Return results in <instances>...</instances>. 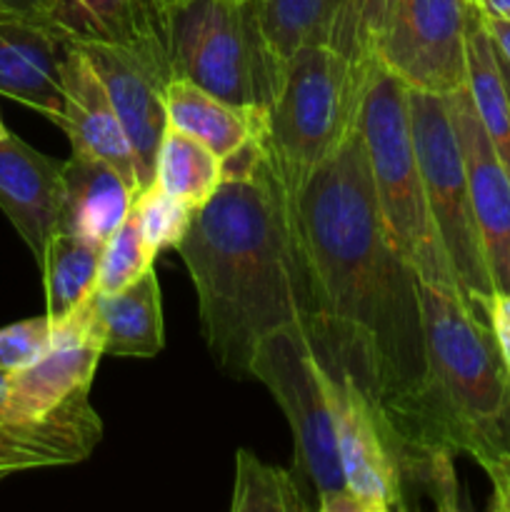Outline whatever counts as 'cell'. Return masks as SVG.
Here are the masks:
<instances>
[{
  "instance_id": "6da1fadb",
  "label": "cell",
  "mask_w": 510,
  "mask_h": 512,
  "mask_svg": "<svg viewBox=\"0 0 510 512\" xmlns=\"http://www.w3.org/2000/svg\"><path fill=\"white\" fill-rule=\"evenodd\" d=\"M325 358L348 365L385 410L413 398L425 370L420 280L380 215L360 130L293 195Z\"/></svg>"
},
{
  "instance_id": "7a4b0ae2",
  "label": "cell",
  "mask_w": 510,
  "mask_h": 512,
  "mask_svg": "<svg viewBox=\"0 0 510 512\" xmlns=\"http://www.w3.org/2000/svg\"><path fill=\"white\" fill-rule=\"evenodd\" d=\"M175 250L195 285L205 343L230 375H248L268 333L318 318L293 195L268 155L250 175L220 183Z\"/></svg>"
},
{
  "instance_id": "3957f363",
  "label": "cell",
  "mask_w": 510,
  "mask_h": 512,
  "mask_svg": "<svg viewBox=\"0 0 510 512\" xmlns=\"http://www.w3.org/2000/svg\"><path fill=\"white\" fill-rule=\"evenodd\" d=\"M425 370L413 398L385 410L398 455H470L483 470L510 455V375L493 330L465 298L420 283Z\"/></svg>"
},
{
  "instance_id": "277c9868",
  "label": "cell",
  "mask_w": 510,
  "mask_h": 512,
  "mask_svg": "<svg viewBox=\"0 0 510 512\" xmlns=\"http://www.w3.org/2000/svg\"><path fill=\"white\" fill-rule=\"evenodd\" d=\"M375 65H358L335 45H305L285 60L278 93L265 110L263 145L290 195L358 128Z\"/></svg>"
},
{
  "instance_id": "5b68a950",
  "label": "cell",
  "mask_w": 510,
  "mask_h": 512,
  "mask_svg": "<svg viewBox=\"0 0 510 512\" xmlns=\"http://www.w3.org/2000/svg\"><path fill=\"white\" fill-rule=\"evenodd\" d=\"M358 130L368 153L380 215L395 250L420 283L463 298L425 195L410 128L408 88L380 63L365 85Z\"/></svg>"
},
{
  "instance_id": "8992f818",
  "label": "cell",
  "mask_w": 510,
  "mask_h": 512,
  "mask_svg": "<svg viewBox=\"0 0 510 512\" xmlns=\"http://www.w3.org/2000/svg\"><path fill=\"white\" fill-rule=\"evenodd\" d=\"M248 375L265 385L288 418L295 468L318 495L320 512H360L345 488L335 440L333 370L310 323H290L255 345Z\"/></svg>"
},
{
  "instance_id": "52a82bcc",
  "label": "cell",
  "mask_w": 510,
  "mask_h": 512,
  "mask_svg": "<svg viewBox=\"0 0 510 512\" xmlns=\"http://www.w3.org/2000/svg\"><path fill=\"white\" fill-rule=\"evenodd\" d=\"M175 75L228 103L268 110L285 60L265 38L255 0H183L165 18Z\"/></svg>"
},
{
  "instance_id": "ba28073f",
  "label": "cell",
  "mask_w": 510,
  "mask_h": 512,
  "mask_svg": "<svg viewBox=\"0 0 510 512\" xmlns=\"http://www.w3.org/2000/svg\"><path fill=\"white\" fill-rule=\"evenodd\" d=\"M408 108L425 195L445 255L453 265L463 298L483 313L485 300L495 293V283L475 223L463 150L450 115L448 95L408 88Z\"/></svg>"
},
{
  "instance_id": "9c48e42d",
  "label": "cell",
  "mask_w": 510,
  "mask_h": 512,
  "mask_svg": "<svg viewBox=\"0 0 510 512\" xmlns=\"http://www.w3.org/2000/svg\"><path fill=\"white\" fill-rule=\"evenodd\" d=\"M470 8L473 0H395L375 60L410 90L465 88Z\"/></svg>"
},
{
  "instance_id": "30bf717a",
  "label": "cell",
  "mask_w": 510,
  "mask_h": 512,
  "mask_svg": "<svg viewBox=\"0 0 510 512\" xmlns=\"http://www.w3.org/2000/svg\"><path fill=\"white\" fill-rule=\"evenodd\" d=\"M325 360L333 370L335 440L345 488L360 512L405 510L395 433L383 405L353 368Z\"/></svg>"
},
{
  "instance_id": "8fae6325",
  "label": "cell",
  "mask_w": 510,
  "mask_h": 512,
  "mask_svg": "<svg viewBox=\"0 0 510 512\" xmlns=\"http://www.w3.org/2000/svg\"><path fill=\"white\" fill-rule=\"evenodd\" d=\"M78 45V43H75ZM103 80L105 93L123 123L135 153L138 190L155 180V160L168 130L165 90L173 78L168 45L143 43H88L80 45Z\"/></svg>"
},
{
  "instance_id": "7c38bea8",
  "label": "cell",
  "mask_w": 510,
  "mask_h": 512,
  "mask_svg": "<svg viewBox=\"0 0 510 512\" xmlns=\"http://www.w3.org/2000/svg\"><path fill=\"white\" fill-rule=\"evenodd\" d=\"M448 105L495 290H510V173L475 113L468 88L450 93Z\"/></svg>"
},
{
  "instance_id": "4fadbf2b",
  "label": "cell",
  "mask_w": 510,
  "mask_h": 512,
  "mask_svg": "<svg viewBox=\"0 0 510 512\" xmlns=\"http://www.w3.org/2000/svg\"><path fill=\"white\" fill-rule=\"evenodd\" d=\"M103 350L78 340H58L48 355L8 373L3 423L40 425L90 410V385Z\"/></svg>"
},
{
  "instance_id": "5bb4252c",
  "label": "cell",
  "mask_w": 510,
  "mask_h": 512,
  "mask_svg": "<svg viewBox=\"0 0 510 512\" xmlns=\"http://www.w3.org/2000/svg\"><path fill=\"white\" fill-rule=\"evenodd\" d=\"M60 323L103 355L155 358L165 345L158 275L150 268L115 293H93Z\"/></svg>"
},
{
  "instance_id": "9a60e30c",
  "label": "cell",
  "mask_w": 510,
  "mask_h": 512,
  "mask_svg": "<svg viewBox=\"0 0 510 512\" xmlns=\"http://www.w3.org/2000/svg\"><path fill=\"white\" fill-rule=\"evenodd\" d=\"M58 128L68 135L73 153L113 165L138 193L135 153L123 123L80 45L68 43L63 55V115Z\"/></svg>"
},
{
  "instance_id": "2e32d148",
  "label": "cell",
  "mask_w": 510,
  "mask_h": 512,
  "mask_svg": "<svg viewBox=\"0 0 510 512\" xmlns=\"http://www.w3.org/2000/svg\"><path fill=\"white\" fill-rule=\"evenodd\" d=\"M65 48L68 40L48 20L0 15V95L58 125Z\"/></svg>"
},
{
  "instance_id": "e0dca14e",
  "label": "cell",
  "mask_w": 510,
  "mask_h": 512,
  "mask_svg": "<svg viewBox=\"0 0 510 512\" xmlns=\"http://www.w3.org/2000/svg\"><path fill=\"white\" fill-rule=\"evenodd\" d=\"M63 160L40 153L8 130L0 135V210L40 263L58 230Z\"/></svg>"
},
{
  "instance_id": "ac0fdd59",
  "label": "cell",
  "mask_w": 510,
  "mask_h": 512,
  "mask_svg": "<svg viewBox=\"0 0 510 512\" xmlns=\"http://www.w3.org/2000/svg\"><path fill=\"white\" fill-rule=\"evenodd\" d=\"M135 190L113 165L73 153L63 160L58 230L105 245L133 208Z\"/></svg>"
},
{
  "instance_id": "d6986e66",
  "label": "cell",
  "mask_w": 510,
  "mask_h": 512,
  "mask_svg": "<svg viewBox=\"0 0 510 512\" xmlns=\"http://www.w3.org/2000/svg\"><path fill=\"white\" fill-rule=\"evenodd\" d=\"M165 108H168L170 128L193 135L223 160L253 140L263 138L265 110L228 103L183 75L170 78L165 90Z\"/></svg>"
},
{
  "instance_id": "ffe728a7",
  "label": "cell",
  "mask_w": 510,
  "mask_h": 512,
  "mask_svg": "<svg viewBox=\"0 0 510 512\" xmlns=\"http://www.w3.org/2000/svg\"><path fill=\"white\" fill-rule=\"evenodd\" d=\"M50 25L78 45L165 43V23L150 0H55Z\"/></svg>"
},
{
  "instance_id": "44dd1931",
  "label": "cell",
  "mask_w": 510,
  "mask_h": 512,
  "mask_svg": "<svg viewBox=\"0 0 510 512\" xmlns=\"http://www.w3.org/2000/svg\"><path fill=\"white\" fill-rule=\"evenodd\" d=\"M470 100L475 105L485 133L493 140L500 160L510 173V98L500 70L498 50H495L483 13L470 8L468 20V80H465Z\"/></svg>"
},
{
  "instance_id": "7402d4cb",
  "label": "cell",
  "mask_w": 510,
  "mask_h": 512,
  "mask_svg": "<svg viewBox=\"0 0 510 512\" xmlns=\"http://www.w3.org/2000/svg\"><path fill=\"white\" fill-rule=\"evenodd\" d=\"M105 245L90 243L68 230H55L40 258L45 288V315L50 323L68 318L95 293L100 255Z\"/></svg>"
},
{
  "instance_id": "603a6c76",
  "label": "cell",
  "mask_w": 510,
  "mask_h": 512,
  "mask_svg": "<svg viewBox=\"0 0 510 512\" xmlns=\"http://www.w3.org/2000/svg\"><path fill=\"white\" fill-rule=\"evenodd\" d=\"M155 180L170 195L198 210L213 198L225 180L223 158H218L193 135H185L168 125L155 160Z\"/></svg>"
},
{
  "instance_id": "cb8c5ba5",
  "label": "cell",
  "mask_w": 510,
  "mask_h": 512,
  "mask_svg": "<svg viewBox=\"0 0 510 512\" xmlns=\"http://www.w3.org/2000/svg\"><path fill=\"white\" fill-rule=\"evenodd\" d=\"M265 38L288 60L305 45H333L343 0H255Z\"/></svg>"
},
{
  "instance_id": "d4e9b609",
  "label": "cell",
  "mask_w": 510,
  "mask_h": 512,
  "mask_svg": "<svg viewBox=\"0 0 510 512\" xmlns=\"http://www.w3.org/2000/svg\"><path fill=\"white\" fill-rule=\"evenodd\" d=\"M233 512H308L313 505L305 500L298 480L285 468L263 463L248 450L235 455Z\"/></svg>"
},
{
  "instance_id": "484cf974",
  "label": "cell",
  "mask_w": 510,
  "mask_h": 512,
  "mask_svg": "<svg viewBox=\"0 0 510 512\" xmlns=\"http://www.w3.org/2000/svg\"><path fill=\"white\" fill-rule=\"evenodd\" d=\"M155 258H158V253L148 245L138 213L130 208L128 218L115 230L113 238L105 243L103 255H100L95 293H115V290L125 288L143 273H148Z\"/></svg>"
},
{
  "instance_id": "4316f807",
  "label": "cell",
  "mask_w": 510,
  "mask_h": 512,
  "mask_svg": "<svg viewBox=\"0 0 510 512\" xmlns=\"http://www.w3.org/2000/svg\"><path fill=\"white\" fill-rule=\"evenodd\" d=\"M395 0H343L333 45L358 65H375V48L385 33Z\"/></svg>"
},
{
  "instance_id": "83f0119b",
  "label": "cell",
  "mask_w": 510,
  "mask_h": 512,
  "mask_svg": "<svg viewBox=\"0 0 510 512\" xmlns=\"http://www.w3.org/2000/svg\"><path fill=\"white\" fill-rule=\"evenodd\" d=\"M133 210L138 213L145 240L155 253L165 248H178L195 215V208L160 188L158 180L135 193Z\"/></svg>"
},
{
  "instance_id": "f1b7e54d",
  "label": "cell",
  "mask_w": 510,
  "mask_h": 512,
  "mask_svg": "<svg viewBox=\"0 0 510 512\" xmlns=\"http://www.w3.org/2000/svg\"><path fill=\"white\" fill-rule=\"evenodd\" d=\"M55 345V330L48 315L20 320L0 328V370L15 373L38 363Z\"/></svg>"
},
{
  "instance_id": "f546056e",
  "label": "cell",
  "mask_w": 510,
  "mask_h": 512,
  "mask_svg": "<svg viewBox=\"0 0 510 512\" xmlns=\"http://www.w3.org/2000/svg\"><path fill=\"white\" fill-rule=\"evenodd\" d=\"M483 315L493 330L495 345L510 375V290H495L483 305Z\"/></svg>"
},
{
  "instance_id": "4dcf8cb0",
  "label": "cell",
  "mask_w": 510,
  "mask_h": 512,
  "mask_svg": "<svg viewBox=\"0 0 510 512\" xmlns=\"http://www.w3.org/2000/svg\"><path fill=\"white\" fill-rule=\"evenodd\" d=\"M493 483V500H490V510L495 512H510V455H505L500 463L485 470Z\"/></svg>"
},
{
  "instance_id": "1f68e13d",
  "label": "cell",
  "mask_w": 510,
  "mask_h": 512,
  "mask_svg": "<svg viewBox=\"0 0 510 512\" xmlns=\"http://www.w3.org/2000/svg\"><path fill=\"white\" fill-rule=\"evenodd\" d=\"M55 0H0V15H23V18L48 20Z\"/></svg>"
},
{
  "instance_id": "d6a6232c",
  "label": "cell",
  "mask_w": 510,
  "mask_h": 512,
  "mask_svg": "<svg viewBox=\"0 0 510 512\" xmlns=\"http://www.w3.org/2000/svg\"><path fill=\"white\" fill-rule=\"evenodd\" d=\"M483 18H485V25H488L495 48H498V53L503 55L510 65V20L488 18V15H483Z\"/></svg>"
},
{
  "instance_id": "836d02e7",
  "label": "cell",
  "mask_w": 510,
  "mask_h": 512,
  "mask_svg": "<svg viewBox=\"0 0 510 512\" xmlns=\"http://www.w3.org/2000/svg\"><path fill=\"white\" fill-rule=\"evenodd\" d=\"M473 3L488 18L510 20V0H473Z\"/></svg>"
},
{
  "instance_id": "e575fe53",
  "label": "cell",
  "mask_w": 510,
  "mask_h": 512,
  "mask_svg": "<svg viewBox=\"0 0 510 512\" xmlns=\"http://www.w3.org/2000/svg\"><path fill=\"white\" fill-rule=\"evenodd\" d=\"M150 3H153L155 13H158L160 20H163V23H165V18H168L170 10H173L178 3H183V0H150Z\"/></svg>"
},
{
  "instance_id": "d590c367",
  "label": "cell",
  "mask_w": 510,
  "mask_h": 512,
  "mask_svg": "<svg viewBox=\"0 0 510 512\" xmlns=\"http://www.w3.org/2000/svg\"><path fill=\"white\" fill-rule=\"evenodd\" d=\"M5 393H8V373L0 370V420H3V410H5Z\"/></svg>"
},
{
  "instance_id": "8d00e7d4",
  "label": "cell",
  "mask_w": 510,
  "mask_h": 512,
  "mask_svg": "<svg viewBox=\"0 0 510 512\" xmlns=\"http://www.w3.org/2000/svg\"><path fill=\"white\" fill-rule=\"evenodd\" d=\"M495 50H498V48H495ZM498 60H500V70H503V80H505V88H508V98H510V65H508V60H505L500 53H498Z\"/></svg>"
},
{
  "instance_id": "74e56055",
  "label": "cell",
  "mask_w": 510,
  "mask_h": 512,
  "mask_svg": "<svg viewBox=\"0 0 510 512\" xmlns=\"http://www.w3.org/2000/svg\"><path fill=\"white\" fill-rule=\"evenodd\" d=\"M15 473V468L10 463H5L3 458H0V480L3 478H8V475H13Z\"/></svg>"
},
{
  "instance_id": "f35d334b",
  "label": "cell",
  "mask_w": 510,
  "mask_h": 512,
  "mask_svg": "<svg viewBox=\"0 0 510 512\" xmlns=\"http://www.w3.org/2000/svg\"><path fill=\"white\" fill-rule=\"evenodd\" d=\"M5 133H8V128H5V123L0 120V135H5Z\"/></svg>"
}]
</instances>
